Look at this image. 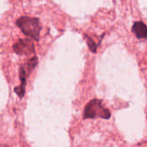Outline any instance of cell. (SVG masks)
Here are the masks:
<instances>
[{"instance_id":"6da1fadb","label":"cell","mask_w":147,"mask_h":147,"mask_svg":"<svg viewBox=\"0 0 147 147\" xmlns=\"http://www.w3.org/2000/svg\"><path fill=\"white\" fill-rule=\"evenodd\" d=\"M16 25L22 29V33L28 37L35 40H39L40 32V23L38 18L22 16L16 22Z\"/></svg>"},{"instance_id":"7a4b0ae2","label":"cell","mask_w":147,"mask_h":147,"mask_svg":"<svg viewBox=\"0 0 147 147\" xmlns=\"http://www.w3.org/2000/svg\"><path fill=\"white\" fill-rule=\"evenodd\" d=\"M96 117L109 119L110 117V112L102 106L100 100L93 99L86 105L84 109V119H93Z\"/></svg>"},{"instance_id":"3957f363","label":"cell","mask_w":147,"mask_h":147,"mask_svg":"<svg viewBox=\"0 0 147 147\" xmlns=\"http://www.w3.org/2000/svg\"><path fill=\"white\" fill-rule=\"evenodd\" d=\"M14 51L20 55L29 54L34 52V42L29 39H22L19 40L13 47Z\"/></svg>"},{"instance_id":"277c9868","label":"cell","mask_w":147,"mask_h":147,"mask_svg":"<svg viewBox=\"0 0 147 147\" xmlns=\"http://www.w3.org/2000/svg\"><path fill=\"white\" fill-rule=\"evenodd\" d=\"M133 32L139 39H147V26L142 22H136L134 24Z\"/></svg>"},{"instance_id":"5b68a950","label":"cell","mask_w":147,"mask_h":147,"mask_svg":"<svg viewBox=\"0 0 147 147\" xmlns=\"http://www.w3.org/2000/svg\"><path fill=\"white\" fill-rule=\"evenodd\" d=\"M85 39H86V40H87V43H88V46H89V48L90 49V51L95 53V52H96V50L97 46L95 44V42L92 40V39H90L89 36L85 35Z\"/></svg>"}]
</instances>
